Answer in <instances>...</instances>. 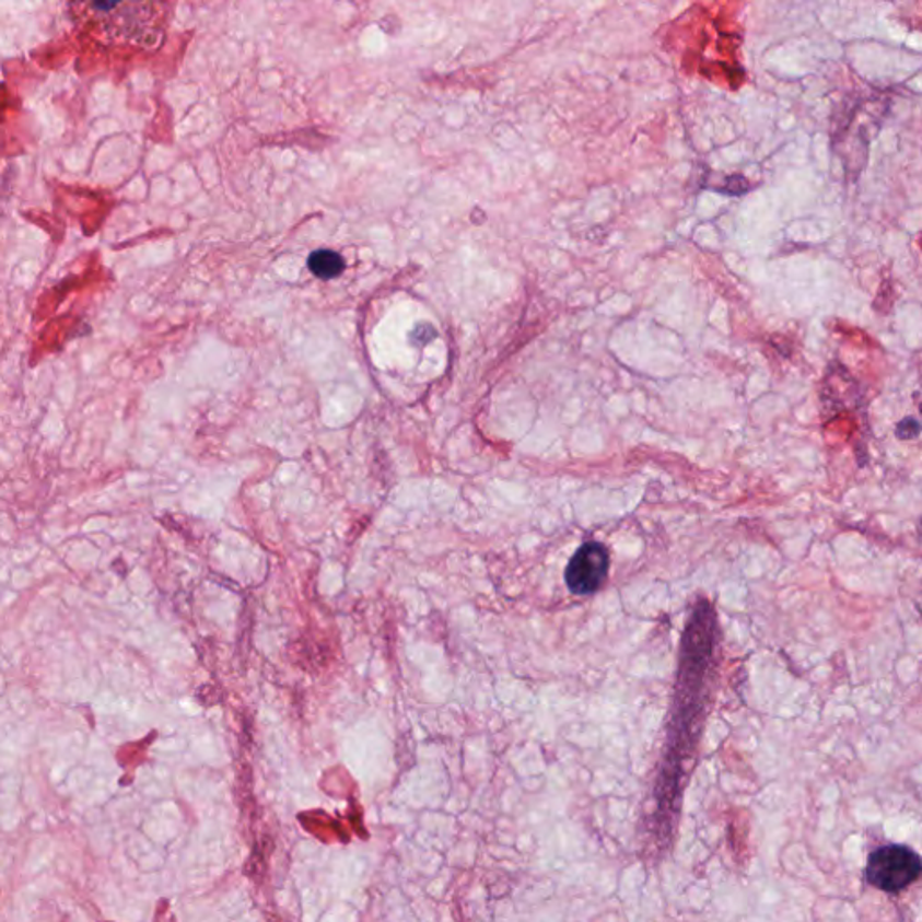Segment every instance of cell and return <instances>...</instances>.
Segmentation results:
<instances>
[{"label":"cell","mask_w":922,"mask_h":922,"mask_svg":"<svg viewBox=\"0 0 922 922\" xmlns=\"http://www.w3.org/2000/svg\"><path fill=\"white\" fill-rule=\"evenodd\" d=\"M72 21L105 46L153 49L166 36L174 0H69Z\"/></svg>","instance_id":"6da1fadb"},{"label":"cell","mask_w":922,"mask_h":922,"mask_svg":"<svg viewBox=\"0 0 922 922\" xmlns=\"http://www.w3.org/2000/svg\"><path fill=\"white\" fill-rule=\"evenodd\" d=\"M308 269L317 278L330 280V278L341 275L342 269H345V260H342V256L336 253V250H316L308 258Z\"/></svg>","instance_id":"277c9868"},{"label":"cell","mask_w":922,"mask_h":922,"mask_svg":"<svg viewBox=\"0 0 922 922\" xmlns=\"http://www.w3.org/2000/svg\"><path fill=\"white\" fill-rule=\"evenodd\" d=\"M922 863L918 852L907 845H885L872 852L865 877L882 892L899 894L921 876Z\"/></svg>","instance_id":"7a4b0ae2"},{"label":"cell","mask_w":922,"mask_h":922,"mask_svg":"<svg viewBox=\"0 0 922 922\" xmlns=\"http://www.w3.org/2000/svg\"><path fill=\"white\" fill-rule=\"evenodd\" d=\"M609 564L611 559L606 546L595 540L584 542L565 565V586L575 595H592L604 586Z\"/></svg>","instance_id":"3957f363"}]
</instances>
